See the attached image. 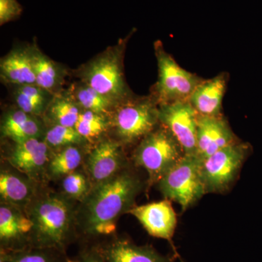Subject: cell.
I'll return each mask as SVG.
<instances>
[{
	"instance_id": "f1b7e54d",
	"label": "cell",
	"mask_w": 262,
	"mask_h": 262,
	"mask_svg": "<svg viewBox=\"0 0 262 262\" xmlns=\"http://www.w3.org/2000/svg\"><path fill=\"white\" fill-rule=\"evenodd\" d=\"M8 262H52L51 258L44 253H28L18 255Z\"/></svg>"
},
{
	"instance_id": "7c38bea8",
	"label": "cell",
	"mask_w": 262,
	"mask_h": 262,
	"mask_svg": "<svg viewBox=\"0 0 262 262\" xmlns=\"http://www.w3.org/2000/svg\"><path fill=\"white\" fill-rule=\"evenodd\" d=\"M229 80V74L222 72L213 78L204 79L198 84L189 100L198 115L222 116V101Z\"/></svg>"
},
{
	"instance_id": "5b68a950",
	"label": "cell",
	"mask_w": 262,
	"mask_h": 262,
	"mask_svg": "<svg viewBox=\"0 0 262 262\" xmlns=\"http://www.w3.org/2000/svg\"><path fill=\"white\" fill-rule=\"evenodd\" d=\"M158 80L155 98L158 105L189 101L194 90L204 79L182 68L165 51L160 42L155 43Z\"/></svg>"
},
{
	"instance_id": "ba28073f",
	"label": "cell",
	"mask_w": 262,
	"mask_h": 262,
	"mask_svg": "<svg viewBox=\"0 0 262 262\" xmlns=\"http://www.w3.org/2000/svg\"><path fill=\"white\" fill-rule=\"evenodd\" d=\"M84 77L86 84L115 102L128 96L120 51L106 52L91 62Z\"/></svg>"
},
{
	"instance_id": "8992f818",
	"label": "cell",
	"mask_w": 262,
	"mask_h": 262,
	"mask_svg": "<svg viewBox=\"0 0 262 262\" xmlns=\"http://www.w3.org/2000/svg\"><path fill=\"white\" fill-rule=\"evenodd\" d=\"M251 151V144L239 140L202 161L201 174L206 192L225 191L234 182Z\"/></svg>"
},
{
	"instance_id": "52a82bcc",
	"label": "cell",
	"mask_w": 262,
	"mask_h": 262,
	"mask_svg": "<svg viewBox=\"0 0 262 262\" xmlns=\"http://www.w3.org/2000/svg\"><path fill=\"white\" fill-rule=\"evenodd\" d=\"M159 122V105L155 98L127 101L117 110L115 117L117 136L125 143L145 137Z\"/></svg>"
},
{
	"instance_id": "6da1fadb",
	"label": "cell",
	"mask_w": 262,
	"mask_h": 262,
	"mask_svg": "<svg viewBox=\"0 0 262 262\" xmlns=\"http://www.w3.org/2000/svg\"><path fill=\"white\" fill-rule=\"evenodd\" d=\"M141 189L140 180L127 171L96 184L86 196L82 208L81 222L84 229L95 234L114 233L117 219L134 207Z\"/></svg>"
},
{
	"instance_id": "4fadbf2b",
	"label": "cell",
	"mask_w": 262,
	"mask_h": 262,
	"mask_svg": "<svg viewBox=\"0 0 262 262\" xmlns=\"http://www.w3.org/2000/svg\"><path fill=\"white\" fill-rule=\"evenodd\" d=\"M122 161L121 150L118 143L105 140L91 151L88 160V169L91 178L97 184L118 173Z\"/></svg>"
},
{
	"instance_id": "4316f807",
	"label": "cell",
	"mask_w": 262,
	"mask_h": 262,
	"mask_svg": "<svg viewBox=\"0 0 262 262\" xmlns=\"http://www.w3.org/2000/svg\"><path fill=\"white\" fill-rule=\"evenodd\" d=\"M32 115L24 113L19 108L12 111L5 117L2 125V133L6 137L10 138L18 129L24 125Z\"/></svg>"
},
{
	"instance_id": "484cf974",
	"label": "cell",
	"mask_w": 262,
	"mask_h": 262,
	"mask_svg": "<svg viewBox=\"0 0 262 262\" xmlns=\"http://www.w3.org/2000/svg\"><path fill=\"white\" fill-rule=\"evenodd\" d=\"M63 189L67 195L79 199L87 196L89 184L82 173L73 172L66 176L63 181Z\"/></svg>"
},
{
	"instance_id": "9a60e30c",
	"label": "cell",
	"mask_w": 262,
	"mask_h": 262,
	"mask_svg": "<svg viewBox=\"0 0 262 262\" xmlns=\"http://www.w3.org/2000/svg\"><path fill=\"white\" fill-rule=\"evenodd\" d=\"M48 160V146L38 139L15 143L10 162L15 168L32 173L44 167Z\"/></svg>"
},
{
	"instance_id": "7402d4cb",
	"label": "cell",
	"mask_w": 262,
	"mask_h": 262,
	"mask_svg": "<svg viewBox=\"0 0 262 262\" xmlns=\"http://www.w3.org/2000/svg\"><path fill=\"white\" fill-rule=\"evenodd\" d=\"M82 162V154L78 148L66 146L61 151L53 155L48 164V170L53 177L67 176L75 172Z\"/></svg>"
},
{
	"instance_id": "d6986e66",
	"label": "cell",
	"mask_w": 262,
	"mask_h": 262,
	"mask_svg": "<svg viewBox=\"0 0 262 262\" xmlns=\"http://www.w3.org/2000/svg\"><path fill=\"white\" fill-rule=\"evenodd\" d=\"M47 92L37 84L20 85L15 91V102L20 110L29 115H40L48 103Z\"/></svg>"
},
{
	"instance_id": "ac0fdd59",
	"label": "cell",
	"mask_w": 262,
	"mask_h": 262,
	"mask_svg": "<svg viewBox=\"0 0 262 262\" xmlns=\"http://www.w3.org/2000/svg\"><path fill=\"white\" fill-rule=\"evenodd\" d=\"M32 194V185L25 179L10 172L0 174V194L5 203L22 206L28 203Z\"/></svg>"
},
{
	"instance_id": "7a4b0ae2",
	"label": "cell",
	"mask_w": 262,
	"mask_h": 262,
	"mask_svg": "<svg viewBox=\"0 0 262 262\" xmlns=\"http://www.w3.org/2000/svg\"><path fill=\"white\" fill-rule=\"evenodd\" d=\"M27 215L33 223L32 233L42 246H61L73 222L70 202L56 194H47L34 201Z\"/></svg>"
},
{
	"instance_id": "277c9868",
	"label": "cell",
	"mask_w": 262,
	"mask_h": 262,
	"mask_svg": "<svg viewBox=\"0 0 262 262\" xmlns=\"http://www.w3.org/2000/svg\"><path fill=\"white\" fill-rule=\"evenodd\" d=\"M201 163L195 155H184L158 182L164 198L179 203L183 211L207 193Z\"/></svg>"
},
{
	"instance_id": "9c48e42d",
	"label": "cell",
	"mask_w": 262,
	"mask_h": 262,
	"mask_svg": "<svg viewBox=\"0 0 262 262\" xmlns=\"http://www.w3.org/2000/svg\"><path fill=\"white\" fill-rule=\"evenodd\" d=\"M198 118L189 101L159 105L160 123L170 131L185 155H195Z\"/></svg>"
},
{
	"instance_id": "30bf717a",
	"label": "cell",
	"mask_w": 262,
	"mask_h": 262,
	"mask_svg": "<svg viewBox=\"0 0 262 262\" xmlns=\"http://www.w3.org/2000/svg\"><path fill=\"white\" fill-rule=\"evenodd\" d=\"M238 141L223 115H198L195 156L201 161L222 148Z\"/></svg>"
},
{
	"instance_id": "d4e9b609",
	"label": "cell",
	"mask_w": 262,
	"mask_h": 262,
	"mask_svg": "<svg viewBox=\"0 0 262 262\" xmlns=\"http://www.w3.org/2000/svg\"><path fill=\"white\" fill-rule=\"evenodd\" d=\"M83 139L75 127L55 125L46 133L45 141L48 146L59 147L80 144Z\"/></svg>"
},
{
	"instance_id": "2e32d148",
	"label": "cell",
	"mask_w": 262,
	"mask_h": 262,
	"mask_svg": "<svg viewBox=\"0 0 262 262\" xmlns=\"http://www.w3.org/2000/svg\"><path fill=\"white\" fill-rule=\"evenodd\" d=\"M33 223L18 206L2 203L0 207V238L4 242L15 241L32 233Z\"/></svg>"
},
{
	"instance_id": "4dcf8cb0",
	"label": "cell",
	"mask_w": 262,
	"mask_h": 262,
	"mask_svg": "<svg viewBox=\"0 0 262 262\" xmlns=\"http://www.w3.org/2000/svg\"><path fill=\"white\" fill-rule=\"evenodd\" d=\"M69 262H72V261H69Z\"/></svg>"
},
{
	"instance_id": "f546056e",
	"label": "cell",
	"mask_w": 262,
	"mask_h": 262,
	"mask_svg": "<svg viewBox=\"0 0 262 262\" xmlns=\"http://www.w3.org/2000/svg\"><path fill=\"white\" fill-rule=\"evenodd\" d=\"M84 262H101L99 261V260L97 259L96 258L94 257H89L86 258L85 260H84Z\"/></svg>"
},
{
	"instance_id": "8fae6325",
	"label": "cell",
	"mask_w": 262,
	"mask_h": 262,
	"mask_svg": "<svg viewBox=\"0 0 262 262\" xmlns=\"http://www.w3.org/2000/svg\"><path fill=\"white\" fill-rule=\"evenodd\" d=\"M127 213L134 215L150 235L168 241L173 237L177 216L170 200L134 206Z\"/></svg>"
},
{
	"instance_id": "83f0119b",
	"label": "cell",
	"mask_w": 262,
	"mask_h": 262,
	"mask_svg": "<svg viewBox=\"0 0 262 262\" xmlns=\"http://www.w3.org/2000/svg\"><path fill=\"white\" fill-rule=\"evenodd\" d=\"M22 12L23 8L17 0H0V25L18 18Z\"/></svg>"
},
{
	"instance_id": "3957f363",
	"label": "cell",
	"mask_w": 262,
	"mask_h": 262,
	"mask_svg": "<svg viewBox=\"0 0 262 262\" xmlns=\"http://www.w3.org/2000/svg\"><path fill=\"white\" fill-rule=\"evenodd\" d=\"M184 155L178 141L160 124V127L143 138L134 158L136 165L145 169L149 182L158 183Z\"/></svg>"
},
{
	"instance_id": "44dd1931",
	"label": "cell",
	"mask_w": 262,
	"mask_h": 262,
	"mask_svg": "<svg viewBox=\"0 0 262 262\" xmlns=\"http://www.w3.org/2000/svg\"><path fill=\"white\" fill-rule=\"evenodd\" d=\"M78 103L66 96L54 98L49 106V116L56 125L75 127L81 112Z\"/></svg>"
},
{
	"instance_id": "5bb4252c",
	"label": "cell",
	"mask_w": 262,
	"mask_h": 262,
	"mask_svg": "<svg viewBox=\"0 0 262 262\" xmlns=\"http://www.w3.org/2000/svg\"><path fill=\"white\" fill-rule=\"evenodd\" d=\"M0 70L2 77L10 83L18 86L36 84L32 51L18 49L10 52L2 58Z\"/></svg>"
},
{
	"instance_id": "cb8c5ba5",
	"label": "cell",
	"mask_w": 262,
	"mask_h": 262,
	"mask_svg": "<svg viewBox=\"0 0 262 262\" xmlns=\"http://www.w3.org/2000/svg\"><path fill=\"white\" fill-rule=\"evenodd\" d=\"M107 127L106 119L102 115L84 110L81 112L75 128L84 139H96Z\"/></svg>"
},
{
	"instance_id": "ffe728a7",
	"label": "cell",
	"mask_w": 262,
	"mask_h": 262,
	"mask_svg": "<svg viewBox=\"0 0 262 262\" xmlns=\"http://www.w3.org/2000/svg\"><path fill=\"white\" fill-rule=\"evenodd\" d=\"M32 57L36 84L48 92L56 89L60 77L56 63L39 51H32Z\"/></svg>"
},
{
	"instance_id": "e0dca14e",
	"label": "cell",
	"mask_w": 262,
	"mask_h": 262,
	"mask_svg": "<svg viewBox=\"0 0 262 262\" xmlns=\"http://www.w3.org/2000/svg\"><path fill=\"white\" fill-rule=\"evenodd\" d=\"M106 257L107 262H170L149 246H138L126 241L114 243Z\"/></svg>"
},
{
	"instance_id": "603a6c76",
	"label": "cell",
	"mask_w": 262,
	"mask_h": 262,
	"mask_svg": "<svg viewBox=\"0 0 262 262\" xmlns=\"http://www.w3.org/2000/svg\"><path fill=\"white\" fill-rule=\"evenodd\" d=\"M75 98L79 106L84 110L102 115L108 113L114 103H117L86 84L76 90Z\"/></svg>"
}]
</instances>
